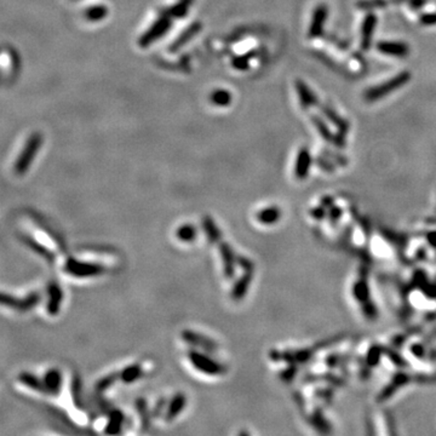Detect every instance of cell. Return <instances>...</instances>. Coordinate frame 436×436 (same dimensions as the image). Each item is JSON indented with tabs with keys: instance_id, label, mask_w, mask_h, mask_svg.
<instances>
[{
	"instance_id": "obj_16",
	"label": "cell",
	"mask_w": 436,
	"mask_h": 436,
	"mask_svg": "<svg viewBox=\"0 0 436 436\" xmlns=\"http://www.w3.org/2000/svg\"><path fill=\"white\" fill-rule=\"evenodd\" d=\"M199 29H200L199 23H195V25L190 26V27H189L187 31L184 32V33H182L181 36H179L178 39L176 40V43H173L172 45H171V50H177V49L181 48L183 44H185L189 39H190L191 37L195 36L197 32H199Z\"/></svg>"
},
{
	"instance_id": "obj_7",
	"label": "cell",
	"mask_w": 436,
	"mask_h": 436,
	"mask_svg": "<svg viewBox=\"0 0 436 436\" xmlns=\"http://www.w3.org/2000/svg\"><path fill=\"white\" fill-rule=\"evenodd\" d=\"M40 145H42V137H40V135H36L31 139V142L27 143V147H26L25 152H23V155L19 160L20 165H17V166L21 168V170H25L28 166V164H31V161L34 158V154L39 149Z\"/></svg>"
},
{
	"instance_id": "obj_13",
	"label": "cell",
	"mask_w": 436,
	"mask_h": 436,
	"mask_svg": "<svg viewBox=\"0 0 436 436\" xmlns=\"http://www.w3.org/2000/svg\"><path fill=\"white\" fill-rule=\"evenodd\" d=\"M61 383H62V376H61L60 371L51 370L45 374V386L49 392L57 394L60 391Z\"/></svg>"
},
{
	"instance_id": "obj_21",
	"label": "cell",
	"mask_w": 436,
	"mask_h": 436,
	"mask_svg": "<svg viewBox=\"0 0 436 436\" xmlns=\"http://www.w3.org/2000/svg\"><path fill=\"white\" fill-rule=\"evenodd\" d=\"M193 3V0H181L176 7L172 9V15L176 17H183L188 13V9Z\"/></svg>"
},
{
	"instance_id": "obj_12",
	"label": "cell",
	"mask_w": 436,
	"mask_h": 436,
	"mask_svg": "<svg viewBox=\"0 0 436 436\" xmlns=\"http://www.w3.org/2000/svg\"><path fill=\"white\" fill-rule=\"evenodd\" d=\"M125 420V415L120 411H113L109 414V421L106 426V432L108 435L119 434Z\"/></svg>"
},
{
	"instance_id": "obj_19",
	"label": "cell",
	"mask_w": 436,
	"mask_h": 436,
	"mask_svg": "<svg viewBox=\"0 0 436 436\" xmlns=\"http://www.w3.org/2000/svg\"><path fill=\"white\" fill-rule=\"evenodd\" d=\"M136 407H137L138 413L141 415L142 425H143V428L147 429L148 426H149V421H150V413L147 408V402H145L143 399H138L136 401Z\"/></svg>"
},
{
	"instance_id": "obj_22",
	"label": "cell",
	"mask_w": 436,
	"mask_h": 436,
	"mask_svg": "<svg viewBox=\"0 0 436 436\" xmlns=\"http://www.w3.org/2000/svg\"><path fill=\"white\" fill-rule=\"evenodd\" d=\"M107 15V10L104 8L102 7H97V8H92L90 9L89 11L86 13V16L89 17L91 21H98V20L103 19L104 16Z\"/></svg>"
},
{
	"instance_id": "obj_17",
	"label": "cell",
	"mask_w": 436,
	"mask_h": 436,
	"mask_svg": "<svg viewBox=\"0 0 436 436\" xmlns=\"http://www.w3.org/2000/svg\"><path fill=\"white\" fill-rule=\"evenodd\" d=\"M308 164H309V156H308V154L305 152L299 153L297 166H296V176H297L298 178H304V177L307 176Z\"/></svg>"
},
{
	"instance_id": "obj_24",
	"label": "cell",
	"mask_w": 436,
	"mask_h": 436,
	"mask_svg": "<svg viewBox=\"0 0 436 436\" xmlns=\"http://www.w3.org/2000/svg\"><path fill=\"white\" fill-rule=\"evenodd\" d=\"M167 401L165 400V399H161V400H159L158 402L155 403V406H154V409H153V412H152V415L153 417H159V415H161L162 413H164V411H165V408H167Z\"/></svg>"
},
{
	"instance_id": "obj_6",
	"label": "cell",
	"mask_w": 436,
	"mask_h": 436,
	"mask_svg": "<svg viewBox=\"0 0 436 436\" xmlns=\"http://www.w3.org/2000/svg\"><path fill=\"white\" fill-rule=\"evenodd\" d=\"M252 280H254V270H247L240 276L239 280L237 281L233 287L231 297L233 301L239 302L246 296L247 291L250 289V285H251Z\"/></svg>"
},
{
	"instance_id": "obj_3",
	"label": "cell",
	"mask_w": 436,
	"mask_h": 436,
	"mask_svg": "<svg viewBox=\"0 0 436 436\" xmlns=\"http://www.w3.org/2000/svg\"><path fill=\"white\" fill-rule=\"evenodd\" d=\"M170 26H171L170 19H168L167 16H161L158 20V22L154 23L149 31H148L144 36H142L141 40H139V44H141L142 46H148L149 44L158 40L161 36H164V34L168 31Z\"/></svg>"
},
{
	"instance_id": "obj_9",
	"label": "cell",
	"mask_w": 436,
	"mask_h": 436,
	"mask_svg": "<svg viewBox=\"0 0 436 436\" xmlns=\"http://www.w3.org/2000/svg\"><path fill=\"white\" fill-rule=\"evenodd\" d=\"M256 218H257V221L261 225L272 226L275 225L281 218V211L276 206H272V207H267L258 211L257 214H256Z\"/></svg>"
},
{
	"instance_id": "obj_23",
	"label": "cell",
	"mask_w": 436,
	"mask_h": 436,
	"mask_svg": "<svg viewBox=\"0 0 436 436\" xmlns=\"http://www.w3.org/2000/svg\"><path fill=\"white\" fill-rule=\"evenodd\" d=\"M237 264L243 268L244 272H247V270H254L255 268L254 262L249 260V258L244 257V256H237Z\"/></svg>"
},
{
	"instance_id": "obj_1",
	"label": "cell",
	"mask_w": 436,
	"mask_h": 436,
	"mask_svg": "<svg viewBox=\"0 0 436 436\" xmlns=\"http://www.w3.org/2000/svg\"><path fill=\"white\" fill-rule=\"evenodd\" d=\"M188 359L197 371L208 374V376H218V374H222L226 372V367L222 363L216 361V360H212L211 357L196 350L189 351Z\"/></svg>"
},
{
	"instance_id": "obj_10",
	"label": "cell",
	"mask_w": 436,
	"mask_h": 436,
	"mask_svg": "<svg viewBox=\"0 0 436 436\" xmlns=\"http://www.w3.org/2000/svg\"><path fill=\"white\" fill-rule=\"evenodd\" d=\"M202 228L206 233V237H207V240L210 241V244L220 243L221 238H222L221 231L210 216H205L202 218Z\"/></svg>"
},
{
	"instance_id": "obj_2",
	"label": "cell",
	"mask_w": 436,
	"mask_h": 436,
	"mask_svg": "<svg viewBox=\"0 0 436 436\" xmlns=\"http://www.w3.org/2000/svg\"><path fill=\"white\" fill-rule=\"evenodd\" d=\"M67 273L78 278H92L100 276L106 273V268L101 264L85 263V262L69 260L66 264Z\"/></svg>"
},
{
	"instance_id": "obj_8",
	"label": "cell",
	"mask_w": 436,
	"mask_h": 436,
	"mask_svg": "<svg viewBox=\"0 0 436 436\" xmlns=\"http://www.w3.org/2000/svg\"><path fill=\"white\" fill-rule=\"evenodd\" d=\"M185 403H187V397H185L184 394L178 392V394L174 395L173 399L171 400L167 405L166 413H165V419L167 421L173 420L174 418L183 411V408L185 407Z\"/></svg>"
},
{
	"instance_id": "obj_20",
	"label": "cell",
	"mask_w": 436,
	"mask_h": 436,
	"mask_svg": "<svg viewBox=\"0 0 436 436\" xmlns=\"http://www.w3.org/2000/svg\"><path fill=\"white\" fill-rule=\"evenodd\" d=\"M211 101L217 106H227V104L231 103L232 97L231 94L226 91V90H218V91L211 95Z\"/></svg>"
},
{
	"instance_id": "obj_15",
	"label": "cell",
	"mask_w": 436,
	"mask_h": 436,
	"mask_svg": "<svg viewBox=\"0 0 436 436\" xmlns=\"http://www.w3.org/2000/svg\"><path fill=\"white\" fill-rule=\"evenodd\" d=\"M142 376V367L141 365H131L127 366L120 372V380L124 383H133Z\"/></svg>"
},
{
	"instance_id": "obj_4",
	"label": "cell",
	"mask_w": 436,
	"mask_h": 436,
	"mask_svg": "<svg viewBox=\"0 0 436 436\" xmlns=\"http://www.w3.org/2000/svg\"><path fill=\"white\" fill-rule=\"evenodd\" d=\"M218 250L223 261V270L227 279H233L235 275V264H237V256L229 246L228 243L221 240L218 243Z\"/></svg>"
},
{
	"instance_id": "obj_14",
	"label": "cell",
	"mask_w": 436,
	"mask_h": 436,
	"mask_svg": "<svg viewBox=\"0 0 436 436\" xmlns=\"http://www.w3.org/2000/svg\"><path fill=\"white\" fill-rule=\"evenodd\" d=\"M177 239L182 243H191L196 239L197 237V229L191 225H183L177 229L176 232Z\"/></svg>"
},
{
	"instance_id": "obj_11",
	"label": "cell",
	"mask_w": 436,
	"mask_h": 436,
	"mask_svg": "<svg viewBox=\"0 0 436 436\" xmlns=\"http://www.w3.org/2000/svg\"><path fill=\"white\" fill-rule=\"evenodd\" d=\"M49 292H50V298H49V303H48V312L52 314V315H55V314L60 312V307H61V303H62V298H63L62 290H61V287L58 286V285L52 284Z\"/></svg>"
},
{
	"instance_id": "obj_5",
	"label": "cell",
	"mask_w": 436,
	"mask_h": 436,
	"mask_svg": "<svg viewBox=\"0 0 436 436\" xmlns=\"http://www.w3.org/2000/svg\"><path fill=\"white\" fill-rule=\"evenodd\" d=\"M182 338L183 341L187 342L188 344L193 345V347L201 348V349H205V350H210V351H213L217 349L216 342L212 341V339L208 338V337L203 336V334L194 332V331H189V330L183 331Z\"/></svg>"
},
{
	"instance_id": "obj_18",
	"label": "cell",
	"mask_w": 436,
	"mask_h": 436,
	"mask_svg": "<svg viewBox=\"0 0 436 436\" xmlns=\"http://www.w3.org/2000/svg\"><path fill=\"white\" fill-rule=\"evenodd\" d=\"M116 379H120V372H119V373H110L108 376L101 378V379L96 383V390L97 391L107 390V389L114 384Z\"/></svg>"
}]
</instances>
